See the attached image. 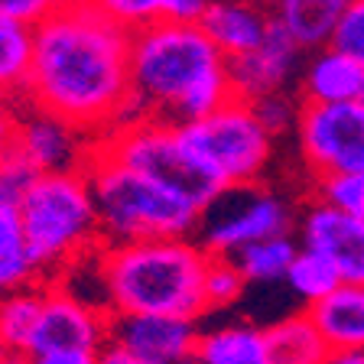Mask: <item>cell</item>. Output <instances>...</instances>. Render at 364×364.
I'll return each instance as SVG.
<instances>
[{
	"instance_id": "1",
	"label": "cell",
	"mask_w": 364,
	"mask_h": 364,
	"mask_svg": "<svg viewBox=\"0 0 364 364\" xmlns=\"http://www.w3.org/2000/svg\"><path fill=\"white\" fill-rule=\"evenodd\" d=\"M130 39L101 4L62 0L36 26L26 105L101 140L136 121L130 95Z\"/></svg>"
},
{
	"instance_id": "2",
	"label": "cell",
	"mask_w": 364,
	"mask_h": 364,
	"mask_svg": "<svg viewBox=\"0 0 364 364\" xmlns=\"http://www.w3.org/2000/svg\"><path fill=\"white\" fill-rule=\"evenodd\" d=\"M134 114L173 127L202 121L235 98L231 65L198 23H159L130 39Z\"/></svg>"
},
{
	"instance_id": "3",
	"label": "cell",
	"mask_w": 364,
	"mask_h": 364,
	"mask_svg": "<svg viewBox=\"0 0 364 364\" xmlns=\"http://www.w3.org/2000/svg\"><path fill=\"white\" fill-rule=\"evenodd\" d=\"M212 254L192 237L105 244L98 250L107 316L196 318L205 303V270Z\"/></svg>"
},
{
	"instance_id": "4",
	"label": "cell",
	"mask_w": 364,
	"mask_h": 364,
	"mask_svg": "<svg viewBox=\"0 0 364 364\" xmlns=\"http://www.w3.org/2000/svg\"><path fill=\"white\" fill-rule=\"evenodd\" d=\"M95 208H98L101 241L134 244L159 237H189L198 228V208L179 192L153 182L150 176L127 169L114 156L91 146L85 163Z\"/></svg>"
},
{
	"instance_id": "5",
	"label": "cell",
	"mask_w": 364,
	"mask_h": 364,
	"mask_svg": "<svg viewBox=\"0 0 364 364\" xmlns=\"http://www.w3.org/2000/svg\"><path fill=\"white\" fill-rule=\"evenodd\" d=\"M20 218L39 277H55L105 247L85 169L36 176L20 198Z\"/></svg>"
},
{
	"instance_id": "6",
	"label": "cell",
	"mask_w": 364,
	"mask_h": 364,
	"mask_svg": "<svg viewBox=\"0 0 364 364\" xmlns=\"http://www.w3.org/2000/svg\"><path fill=\"white\" fill-rule=\"evenodd\" d=\"M95 146L101 153H107V156H114L117 163H124L127 169H136V173L150 176L159 186L179 192L182 198H189L196 205L198 212L208 208L225 189L202 166V159L189 150L179 127H173V124L136 117V121L95 140Z\"/></svg>"
},
{
	"instance_id": "7",
	"label": "cell",
	"mask_w": 364,
	"mask_h": 364,
	"mask_svg": "<svg viewBox=\"0 0 364 364\" xmlns=\"http://www.w3.org/2000/svg\"><path fill=\"white\" fill-rule=\"evenodd\" d=\"M182 140L221 186H257L273 156V136L247 101L231 98L202 121L179 127Z\"/></svg>"
},
{
	"instance_id": "8",
	"label": "cell",
	"mask_w": 364,
	"mask_h": 364,
	"mask_svg": "<svg viewBox=\"0 0 364 364\" xmlns=\"http://www.w3.org/2000/svg\"><path fill=\"white\" fill-rule=\"evenodd\" d=\"M198 244L212 257H235L241 247L293 231V205L260 186H228L198 215Z\"/></svg>"
},
{
	"instance_id": "9",
	"label": "cell",
	"mask_w": 364,
	"mask_h": 364,
	"mask_svg": "<svg viewBox=\"0 0 364 364\" xmlns=\"http://www.w3.org/2000/svg\"><path fill=\"white\" fill-rule=\"evenodd\" d=\"M296 140L306 166L318 179L335 173H364V101L303 105Z\"/></svg>"
},
{
	"instance_id": "10",
	"label": "cell",
	"mask_w": 364,
	"mask_h": 364,
	"mask_svg": "<svg viewBox=\"0 0 364 364\" xmlns=\"http://www.w3.org/2000/svg\"><path fill=\"white\" fill-rule=\"evenodd\" d=\"M91 146H95L91 136H85L82 130H75L55 114L39 111L33 105L16 111L14 150L36 169V176L78 173L88 163Z\"/></svg>"
},
{
	"instance_id": "11",
	"label": "cell",
	"mask_w": 364,
	"mask_h": 364,
	"mask_svg": "<svg viewBox=\"0 0 364 364\" xmlns=\"http://www.w3.org/2000/svg\"><path fill=\"white\" fill-rule=\"evenodd\" d=\"M202 338L196 318L179 316H107V345L150 364H192Z\"/></svg>"
},
{
	"instance_id": "12",
	"label": "cell",
	"mask_w": 364,
	"mask_h": 364,
	"mask_svg": "<svg viewBox=\"0 0 364 364\" xmlns=\"http://www.w3.org/2000/svg\"><path fill=\"white\" fill-rule=\"evenodd\" d=\"M107 345V312L78 303L62 287H46V303L39 326L33 332L30 355H53V351H95Z\"/></svg>"
},
{
	"instance_id": "13",
	"label": "cell",
	"mask_w": 364,
	"mask_h": 364,
	"mask_svg": "<svg viewBox=\"0 0 364 364\" xmlns=\"http://www.w3.org/2000/svg\"><path fill=\"white\" fill-rule=\"evenodd\" d=\"M228 65H231L235 98L254 105V101L270 98V95L293 91V85H299V75H303L306 53L273 23V33L254 53L231 59Z\"/></svg>"
},
{
	"instance_id": "14",
	"label": "cell",
	"mask_w": 364,
	"mask_h": 364,
	"mask_svg": "<svg viewBox=\"0 0 364 364\" xmlns=\"http://www.w3.org/2000/svg\"><path fill=\"white\" fill-rule=\"evenodd\" d=\"M299 247L316 250L338 270L341 283L364 287V218L316 202L299 218Z\"/></svg>"
},
{
	"instance_id": "15",
	"label": "cell",
	"mask_w": 364,
	"mask_h": 364,
	"mask_svg": "<svg viewBox=\"0 0 364 364\" xmlns=\"http://www.w3.org/2000/svg\"><path fill=\"white\" fill-rule=\"evenodd\" d=\"M198 26L215 43V49L231 62L254 53L270 36L273 14L254 0H208Z\"/></svg>"
},
{
	"instance_id": "16",
	"label": "cell",
	"mask_w": 364,
	"mask_h": 364,
	"mask_svg": "<svg viewBox=\"0 0 364 364\" xmlns=\"http://www.w3.org/2000/svg\"><path fill=\"white\" fill-rule=\"evenodd\" d=\"M296 88H299L303 105H351V101H364V65H358L355 59L326 46V49H316L306 59Z\"/></svg>"
},
{
	"instance_id": "17",
	"label": "cell",
	"mask_w": 364,
	"mask_h": 364,
	"mask_svg": "<svg viewBox=\"0 0 364 364\" xmlns=\"http://www.w3.org/2000/svg\"><path fill=\"white\" fill-rule=\"evenodd\" d=\"M306 316L318 328L328 351H364V287L341 283L322 303L309 306Z\"/></svg>"
},
{
	"instance_id": "18",
	"label": "cell",
	"mask_w": 364,
	"mask_h": 364,
	"mask_svg": "<svg viewBox=\"0 0 364 364\" xmlns=\"http://www.w3.org/2000/svg\"><path fill=\"white\" fill-rule=\"evenodd\" d=\"M348 0H277L270 7L273 23L293 39L303 53L326 49Z\"/></svg>"
},
{
	"instance_id": "19",
	"label": "cell",
	"mask_w": 364,
	"mask_h": 364,
	"mask_svg": "<svg viewBox=\"0 0 364 364\" xmlns=\"http://www.w3.org/2000/svg\"><path fill=\"white\" fill-rule=\"evenodd\" d=\"M33 43H36V26L0 16V105L14 107L16 101H26Z\"/></svg>"
},
{
	"instance_id": "20",
	"label": "cell",
	"mask_w": 364,
	"mask_h": 364,
	"mask_svg": "<svg viewBox=\"0 0 364 364\" xmlns=\"http://www.w3.org/2000/svg\"><path fill=\"white\" fill-rule=\"evenodd\" d=\"M264 341L267 364H318L328 355V345L306 312L277 318L264 328Z\"/></svg>"
},
{
	"instance_id": "21",
	"label": "cell",
	"mask_w": 364,
	"mask_h": 364,
	"mask_svg": "<svg viewBox=\"0 0 364 364\" xmlns=\"http://www.w3.org/2000/svg\"><path fill=\"white\" fill-rule=\"evenodd\" d=\"M192 364H267L264 328L231 322V326L202 332Z\"/></svg>"
},
{
	"instance_id": "22",
	"label": "cell",
	"mask_w": 364,
	"mask_h": 364,
	"mask_svg": "<svg viewBox=\"0 0 364 364\" xmlns=\"http://www.w3.org/2000/svg\"><path fill=\"white\" fill-rule=\"evenodd\" d=\"M39 273L30 260L26 237H23L20 205L0 198V299L7 293L30 287Z\"/></svg>"
},
{
	"instance_id": "23",
	"label": "cell",
	"mask_w": 364,
	"mask_h": 364,
	"mask_svg": "<svg viewBox=\"0 0 364 364\" xmlns=\"http://www.w3.org/2000/svg\"><path fill=\"white\" fill-rule=\"evenodd\" d=\"M98 4L130 33L159 23H198L208 7V0H98Z\"/></svg>"
},
{
	"instance_id": "24",
	"label": "cell",
	"mask_w": 364,
	"mask_h": 364,
	"mask_svg": "<svg viewBox=\"0 0 364 364\" xmlns=\"http://www.w3.org/2000/svg\"><path fill=\"white\" fill-rule=\"evenodd\" d=\"M296 254H299V241L293 235H277V237H264L257 244H247L235 254V264L237 270L244 273L247 283H277V280H287V270L293 267Z\"/></svg>"
},
{
	"instance_id": "25",
	"label": "cell",
	"mask_w": 364,
	"mask_h": 364,
	"mask_svg": "<svg viewBox=\"0 0 364 364\" xmlns=\"http://www.w3.org/2000/svg\"><path fill=\"white\" fill-rule=\"evenodd\" d=\"M43 303L46 287H33V283L0 299V335L16 358H26V351H30L33 332H36L39 316H43Z\"/></svg>"
},
{
	"instance_id": "26",
	"label": "cell",
	"mask_w": 364,
	"mask_h": 364,
	"mask_svg": "<svg viewBox=\"0 0 364 364\" xmlns=\"http://www.w3.org/2000/svg\"><path fill=\"white\" fill-rule=\"evenodd\" d=\"M283 283H287L289 293H293L299 303H306V309H309V306L322 303L326 296H332L335 289L341 287V277L322 254L299 247V254H296L293 267L287 270V280Z\"/></svg>"
},
{
	"instance_id": "27",
	"label": "cell",
	"mask_w": 364,
	"mask_h": 364,
	"mask_svg": "<svg viewBox=\"0 0 364 364\" xmlns=\"http://www.w3.org/2000/svg\"><path fill=\"white\" fill-rule=\"evenodd\" d=\"M247 289L244 273L237 270V264L231 257H212L208 260V270H205V303L208 309H228L235 306L237 299Z\"/></svg>"
},
{
	"instance_id": "28",
	"label": "cell",
	"mask_w": 364,
	"mask_h": 364,
	"mask_svg": "<svg viewBox=\"0 0 364 364\" xmlns=\"http://www.w3.org/2000/svg\"><path fill=\"white\" fill-rule=\"evenodd\" d=\"M318 202L341 215L364 218V173H335L318 179Z\"/></svg>"
},
{
	"instance_id": "29",
	"label": "cell",
	"mask_w": 364,
	"mask_h": 364,
	"mask_svg": "<svg viewBox=\"0 0 364 364\" xmlns=\"http://www.w3.org/2000/svg\"><path fill=\"white\" fill-rule=\"evenodd\" d=\"M328 49L364 65V0H348L345 4L338 23H335L332 39H328Z\"/></svg>"
},
{
	"instance_id": "30",
	"label": "cell",
	"mask_w": 364,
	"mask_h": 364,
	"mask_svg": "<svg viewBox=\"0 0 364 364\" xmlns=\"http://www.w3.org/2000/svg\"><path fill=\"white\" fill-rule=\"evenodd\" d=\"M250 107H254V114H257V121L264 124L267 134L277 140V134H283V130H296L303 101L296 98L293 91H283V95H270V98L254 101Z\"/></svg>"
},
{
	"instance_id": "31",
	"label": "cell",
	"mask_w": 364,
	"mask_h": 364,
	"mask_svg": "<svg viewBox=\"0 0 364 364\" xmlns=\"http://www.w3.org/2000/svg\"><path fill=\"white\" fill-rule=\"evenodd\" d=\"M36 179V169L20 156V153L10 146L4 156H0V198H7V202H16L26 196V189L33 186Z\"/></svg>"
},
{
	"instance_id": "32",
	"label": "cell",
	"mask_w": 364,
	"mask_h": 364,
	"mask_svg": "<svg viewBox=\"0 0 364 364\" xmlns=\"http://www.w3.org/2000/svg\"><path fill=\"white\" fill-rule=\"evenodd\" d=\"M62 0H0V16H10L26 26H39Z\"/></svg>"
},
{
	"instance_id": "33",
	"label": "cell",
	"mask_w": 364,
	"mask_h": 364,
	"mask_svg": "<svg viewBox=\"0 0 364 364\" xmlns=\"http://www.w3.org/2000/svg\"><path fill=\"white\" fill-rule=\"evenodd\" d=\"M20 364H98L95 351H53V355H30Z\"/></svg>"
},
{
	"instance_id": "34",
	"label": "cell",
	"mask_w": 364,
	"mask_h": 364,
	"mask_svg": "<svg viewBox=\"0 0 364 364\" xmlns=\"http://www.w3.org/2000/svg\"><path fill=\"white\" fill-rule=\"evenodd\" d=\"M14 134H16V107L0 105V156L14 146Z\"/></svg>"
},
{
	"instance_id": "35",
	"label": "cell",
	"mask_w": 364,
	"mask_h": 364,
	"mask_svg": "<svg viewBox=\"0 0 364 364\" xmlns=\"http://www.w3.org/2000/svg\"><path fill=\"white\" fill-rule=\"evenodd\" d=\"M98 364H150V361H140V358L127 355V351L117 348V345H105V348L98 351Z\"/></svg>"
},
{
	"instance_id": "36",
	"label": "cell",
	"mask_w": 364,
	"mask_h": 364,
	"mask_svg": "<svg viewBox=\"0 0 364 364\" xmlns=\"http://www.w3.org/2000/svg\"><path fill=\"white\" fill-rule=\"evenodd\" d=\"M318 364H364V351H328Z\"/></svg>"
},
{
	"instance_id": "37",
	"label": "cell",
	"mask_w": 364,
	"mask_h": 364,
	"mask_svg": "<svg viewBox=\"0 0 364 364\" xmlns=\"http://www.w3.org/2000/svg\"><path fill=\"white\" fill-rule=\"evenodd\" d=\"M0 364H20V358H16L14 351L7 348V341H4V335H0Z\"/></svg>"
},
{
	"instance_id": "38",
	"label": "cell",
	"mask_w": 364,
	"mask_h": 364,
	"mask_svg": "<svg viewBox=\"0 0 364 364\" xmlns=\"http://www.w3.org/2000/svg\"><path fill=\"white\" fill-rule=\"evenodd\" d=\"M254 4H260V7H273L277 0H254Z\"/></svg>"
},
{
	"instance_id": "39",
	"label": "cell",
	"mask_w": 364,
	"mask_h": 364,
	"mask_svg": "<svg viewBox=\"0 0 364 364\" xmlns=\"http://www.w3.org/2000/svg\"><path fill=\"white\" fill-rule=\"evenodd\" d=\"M95 4H98V0H95Z\"/></svg>"
}]
</instances>
